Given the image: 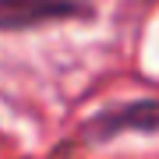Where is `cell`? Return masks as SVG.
Masks as SVG:
<instances>
[{"label":"cell","instance_id":"obj_1","mask_svg":"<svg viewBox=\"0 0 159 159\" xmlns=\"http://www.w3.org/2000/svg\"><path fill=\"white\" fill-rule=\"evenodd\" d=\"M120 134H159V96L127 99L92 113L78 131L81 145H106Z\"/></svg>","mask_w":159,"mask_h":159},{"label":"cell","instance_id":"obj_2","mask_svg":"<svg viewBox=\"0 0 159 159\" xmlns=\"http://www.w3.org/2000/svg\"><path fill=\"white\" fill-rule=\"evenodd\" d=\"M96 7L89 0H0V35L29 32L53 21H92Z\"/></svg>","mask_w":159,"mask_h":159}]
</instances>
